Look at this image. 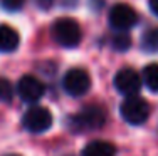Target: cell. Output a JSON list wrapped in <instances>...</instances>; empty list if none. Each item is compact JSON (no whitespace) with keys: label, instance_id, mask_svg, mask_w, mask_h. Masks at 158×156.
<instances>
[{"label":"cell","instance_id":"1","mask_svg":"<svg viewBox=\"0 0 158 156\" xmlns=\"http://www.w3.org/2000/svg\"><path fill=\"white\" fill-rule=\"evenodd\" d=\"M51 34H52V39L62 47H76L79 46L82 39V32H81V27L76 20L69 17H62V18H57V20L52 24V29H51Z\"/></svg>","mask_w":158,"mask_h":156},{"label":"cell","instance_id":"2","mask_svg":"<svg viewBox=\"0 0 158 156\" xmlns=\"http://www.w3.org/2000/svg\"><path fill=\"white\" fill-rule=\"evenodd\" d=\"M119 113L128 124L140 126L143 122H146V119L150 118V106L145 99L138 98V96H131L121 102Z\"/></svg>","mask_w":158,"mask_h":156},{"label":"cell","instance_id":"3","mask_svg":"<svg viewBox=\"0 0 158 156\" xmlns=\"http://www.w3.org/2000/svg\"><path fill=\"white\" fill-rule=\"evenodd\" d=\"M104 121H106V114H104L103 107L96 106V104H89V106H84L71 119V126H76L79 131H86V129L101 128Z\"/></svg>","mask_w":158,"mask_h":156},{"label":"cell","instance_id":"4","mask_svg":"<svg viewBox=\"0 0 158 156\" xmlns=\"http://www.w3.org/2000/svg\"><path fill=\"white\" fill-rule=\"evenodd\" d=\"M22 124L31 133H46L52 126V113L44 106H32L25 111L22 118Z\"/></svg>","mask_w":158,"mask_h":156},{"label":"cell","instance_id":"5","mask_svg":"<svg viewBox=\"0 0 158 156\" xmlns=\"http://www.w3.org/2000/svg\"><path fill=\"white\" fill-rule=\"evenodd\" d=\"M138 22V14L128 3H116L110 10V25L116 32H126Z\"/></svg>","mask_w":158,"mask_h":156},{"label":"cell","instance_id":"6","mask_svg":"<svg viewBox=\"0 0 158 156\" xmlns=\"http://www.w3.org/2000/svg\"><path fill=\"white\" fill-rule=\"evenodd\" d=\"M91 87V77L84 69H71L62 77V89L73 98H81Z\"/></svg>","mask_w":158,"mask_h":156},{"label":"cell","instance_id":"7","mask_svg":"<svg viewBox=\"0 0 158 156\" xmlns=\"http://www.w3.org/2000/svg\"><path fill=\"white\" fill-rule=\"evenodd\" d=\"M143 86L141 76L136 72L135 69L125 67L121 70H118L114 76V87L119 94L131 98V96H136L140 92V89Z\"/></svg>","mask_w":158,"mask_h":156},{"label":"cell","instance_id":"8","mask_svg":"<svg viewBox=\"0 0 158 156\" xmlns=\"http://www.w3.org/2000/svg\"><path fill=\"white\" fill-rule=\"evenodd\" d=\"M44 92H46V86L35 76H24L17 84V94L25 102H39Z\"/></svg>","mask_w":158,"mask_h":156},{"label":"cell","instance_id":"9","mask_svg":"<svg viewBox=\"0 0 158 156\" xmlns=\"http://www.w3.org/2000/svg\"><path fill=\"white\" fill-rule=\"evenodd\" d=\"M20 44V35L10 25H0V52H14Z\"/></svg>","mask_w":158,"mask_h":156},{"label":"cell","instance_id":"10","mask_svg":"<svg viewBox=\"0 0 158 156\" xmlns=\"http://www.w3.org/2000/svg\"><path fill=\"white\" fill-rule=\"evenodd\" d=\"M82 156H116V148L108 141H93L86 144Z\"/></svg>","mask_w":158,"mask_h":156},{"label":"cell","instance_id":"11","mask_svg":"<svg viewBox=\"0 0 158 156\" xmlns=\"http://www.w3.org/2000/svg\"><path fill=\"white\" fill-rule=\"evenodd\" d=\"M141 81L153 92H158V64H148L143 69Z\"/></svg>","mask_w":158,"mask_h":156},{"label":"cell","instance_id":"12","mask_svg":"<svg viewBox=\"0 0 158 156\" xmlns=\"http://www.w3.org/2000/svg\"><path fill=\"white\" fill-rule=\"evenodd\" d=\"M141 49L150 54L158 52V29H150L141 35Z\"/></svg>","mask_w":158,"mask_h":156},{"label":"cell","instance_id":"13","mask_svg":"<svg viewBox=\"0 0 158 156\" xmlns=\"http://www.w3.org/2000/svg\"><path fill=\"white\" fill-rule=\"evenodd\" d=\"M14 94H15V91H14L12 82L9 79H5V77H0V102L12 101Z\"/></svg>","mask_w":158,"mask_h":156},{"label":"cell","instance_id":"14","mask_svg":"<svg viewBox=\"0 0 158 156\" xmlns=\"http://www.w3.org/2000/svg\"><path fill=\"white\" fill-rule=\"evenodd\" d=\"M130 46H131V40L126 35V32H116V35L113 37V47L116 50H126L130 49Z\"/></svg>","mask_w":158,"mask_h":156},{"label":"cell","instance_id":"15","mask_svg":"<svg viewBox=\"0 0 158 156\" xmlns=\"http://www.w3.org/2000/svg\"><path fill=\"white\" fill-rule=\"evenodd\" d=\"M25 0H0V9L5 12H19L24 7Z\"/></svg>","mask_w":158,"mask_h":156},{"label":"cell","instance_id":"16","mask_svg":"<svg viewBox=\"0 0 158 156\" xmlns=\"http://www.w3.org/2000/svg\"><path fill=\"white\" fill-rule=\"evenodd\" d=\"M148 5H150V10H152L153 15L158 17V0H148Z\"/></svg>","mask_w":158,"mask_h":156},{"label":"cell","instance_id":"17","mask_svg":"<svg viewBox=\"0 0 158 156\" xmlns=\"http://www.w3.org/2000/svg\"><path fill=\"white\" fill-rule=\"evenodd\" d=\"M7 156H19V154H7Z\"/></svg>","mask_w":158,"mask_h":156}]
</instances>
